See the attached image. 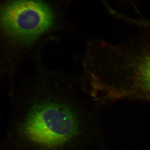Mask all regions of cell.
I'll use <instances>...</instances> for the list:
<instances>
[{
  "mask_svg": "<svg viewBox=\"0 0 150 150\" xmlns=\"http://www.w3.org/2000/svg\"><path fill=\"white\" fill-rule=\"evenodd\" d=\"M54 13L42 0H9L1 13V25L15 40L30 43L53 26Z\"/></svg>",
  "mask_w": 150,
  "mask_h": 150,
  "instance_id": "3",
  "label": "cell"
},
{
  "mask_svg": "<svg viewBox=\"0 0 150 150\" xmlns=\"http://www.w3.org/2000/svg\"><path fill=\"white\" fill-rule=\"evenodd\" d=\"M10 120L2 150H78L85 133L81 110L53 98L35 100Z\"/></svg>",
  "mask_w": 150,
  "mask_h": 150,
  "instance_id": "2",
  "label": "cell"
},
{
  "mask_svg": "<svg viewBox=\"0 0 150 150\" xmlns=\"http://www.w3.org/2000/svg\"><path fill=\"white\" fill-rule=\"evenodd\" d=\"M88 60L89 87L98 100L150 99V33L118 43L97 40Z\"/></svg>",
  "mask_w": 150,
  "mask_h": 150,
  "instance_id": "1",
  "label": "cell"
},
{
  "mask_svg": "<svg viewBox=\"0 0 150 150\" xmlns=\"http://www.w3.org/2000/svg\"><path fill=\"white\" fill-rule=\"evenodd\" d=\"M115 16L121 18L123 19L126 20L128 21L134 23V24L137 25L139 26H141L146 28L148 29H150V20H145L144 19H136L130 18L123 15L121 14L118 12L115 11Z\"/></svg>",
  "mask_w": 150,
  "mask_h": 150,
  "instance_id": "4",
  "label": "cell"
}]
</instances>
